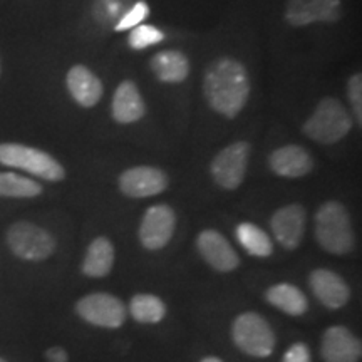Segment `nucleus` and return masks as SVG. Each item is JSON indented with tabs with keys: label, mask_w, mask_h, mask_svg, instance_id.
<instances>
[{
	"label": "nucleus",
	"mask_w": 362,
	"mask_h": 362,
	"mask_svg": "<svg viewBox=\"0 0 362 362\" xmlns=\"http://www.w3.org/2000/svg\"><path fill=\"white\" fill-rule=\"evenodd\" d=\"M203 94L208 106L225 117H237L250 96V78L237 59L220 57L205 71Z\"/></svg>",
	"instance_id": "1"
},
{
	"label": "nucleus",
	"mask_w": 362,
	"mask_h": 362,
	"mask_svg": "<svg viewBox=\"0 0 362 362\" xmlns=\"http://www.w3.org/2000/svg\"><path fill=\"white\" fill-rule=\"evenodd\" d=\"M315 238L325 252L347 255L354 250V228L347 208L337 200L320 205L315 214Z\"/></svg>",
	"instance_id": "2"
},
{
	"label": "nucleus",
	"mask_w": 362,
	"mask_h": 362,
	"mask_svg": "<svg viewBox=\"0 0 362 362\" xmlns=\"http://www.w3.org/2000/svg\"><path fill=\"white\" fill-rule=\"evenodd\" d=\"M354 119L337 98H324L302 126V133L320 144H336L351 133Z\"/></svg>",
	"instance_id": "3"
},
{
	"label": "nucleus",
	"mask_w": 362,
	"mask_h": 362,
	"mask_svg": "<svg viewBox=\"0 0 362 362\" xmlns=\"http://www.w3.org/2000/svg\"><path fill=\"white\" fill-rule=\"evenodd\" d=\"M0 165L22 170L47 181H62L66 178L64 166L56 158L42 149L21 143L0 144Z\"/></svg>",
	"instance_id": "4"
},
{
	"label": "nucleus",
	"mask_w": 362,
	"mask_h": 362,
	"mask_svg": "<svg viewBox=\"0 0 362 362\" xmlns=\"http://www.w3.org/2000/svg\"><path fill=\"white\" fill-rule=\"evenodd\" d=\"M6 240L13 255L27 262L47 260L57 247L51 232L25 220L16 221L8 226Z\"/></svg>",
	"instance_id": "5"
},
{
	"label": "nucleus",
	"mask_w": 362,
	"mask_h": 362,
	"mask_svg": "<svg viewBox=\"0 0 362 362\" xmlns=\"http://www.w3.org/2000/svg\"><path fill=\"white\" fill-rule=\"evenodd\" d=\"M232 339L240 351L252 357H269L275 349V334L257 312H243L232 324Z\"/></svg>",
	"instance_id": "6"
},
{
	"label": "nucleus",
	"mask_w": 362,
	"mask_h": 362,
	"mask_svg": "<svg viewBox=\"0 0 362 362\" xmlns=\"http://www.w3.org/2000/svg\"><path fill=\"white\" fill-rule=\"evenodd\" d=\"M248 158H250V144L247 141L228 144L211 161V178L220 188L228 192L237 189L245 180Z\"/></svg>",
	"instance_id": "7"
},
{
	"label": "nucleus",
	"mask_w": 362,
	"mask_h": 362,
	"mask_svg": "<svg viewBox=\"0 0 362 362\" xmlns=\"http://www.w3.org/2000/svg\"><path fill=\"white\" fill-rule=\"evenodd\" d=\"M76 312L86 322L106 329L121 327L128 315L123 300L106 292L89 293L79 298L76 304Z\"/></svg>",
	"instance_id": "8"
},
{
	"label": "nucleus",
	"mask_w": 362,
	"mask_h": 362,
	"mask_svg": "<svg viewBox=\"0 0 362 362\" xmlns=\"http://www.w3.org/2000/svg\"><path fill=\"white\" fill-rule=\"evenodd\" d=\"M176 230V214L168 205L149 206L139 225V242L146 250H161L170 243Z\"/></svg>",
	"instance_id": "9"
},
{
	"label": "nucleus",
	"mask_w": 362,
	"mask_h": 362,
	"mask_svg": "<svg viewBox=\"0 0 362 362\" xmlns=\"http://www.w3.org/2000/svg\"><path fill=\"white\" fill-rule=\"evenodd\" d=\"M342 2L341 0H287L285 6V21L292 27H304L315 22L341 21Z\"/></svg>",
	"instance_id": "10"
},
{
	"label": "nucleus",
	"mask_w": 362,
	"mask_h": 362,
	"mask_svg": "<svg viewBox=\"0 0 362 362\" xmlns=\"http://www.w3.org/2000/svg\"><path fill=\"white\" fill-rule=\"evenodd\" d=\"M119 189L129 198L156 197L168 188V175L155 166H134L121 173Z\"/></svg>",
	"instance_id": "11"
},
{
	"label": "nucleus",
	"mask_w": 362,
	"mask_h": 362,
	"mask_svg": "<svg viewBox=\"0 0 362 362\" xmlns=\"http://www.w3.org/2000/svg\"><path fill=\"white\" fill-rule=\"evenodd\" d=\"M307 211L298 203L279 208L270 218V228L275 240L285 250H296L305 233Z\"/></svg>",
	"instance_id": "12"
},
{
	"label": "nucleus",
	"mask_w": 362,
	"mask_h": 362,
	"mask_svg": "<svg viewBox=\"0 0 362 362\" xmlns=\"http://www.w3.org/2000/svg\"><path fill=\"white\" fill-rule=\"evenodd\" d=\"M197 248L200 252L202 259L216 272L228 274V272L238 269L240 259L237 252L230 245L228 240L216 230H203L197 238Z\"/></svg>",
	"instance_id": "13"
},
{
	"label": "nucleus",
	"mask_w": 362,
	"mask_h": 362,
	"mask_svg": "<svg viewBox=\"0 0 362 362\" xmlns=\"http://www.w3.org/2000/svg\"><path fill=\"white\" fill-rule=\"evenodd\" d=\"M320 356L324 362H359L362 356L361 339L344 325H332L324 332Z\"/></svg>",
	"instance_id": "14"
},
{
	"label": "nucleus",
	"mask_w": 362,
	"mask_h": 362,
	"mask_svg": "<svg viewBox=\"0 0 362 362\" xmlns=\"http://www.w3.org/2000/svg\"><path fill=\"white\" fill-rule=\"evenodd\" d=\"M309 285L319 302L330 310L342 309L349 302L351 288L341 275L329 269H315L309 275Z\"/></svg>",
	"instance_id": "15"
},
{
	"label": "nucleus",
	"mask_w": 362,
	"mask_h": 362,
	"mask_svg": "<svg viewBox=\"0 0 362 362\" xmlns=\"http://www.w3.org/2000/svg\"><path fill=\"white\" fill-rule=\"evenodd\" d=\"M270 170L282 178H302L314 170V160L305 148L298 144H285L272 151Z\"/></svg>",
	"instance_id": "16"
},
{
	"label": "nucleus",
	"mask_w": 362,
	"mask_h": 362,
	"mask_svg": "<svg viewBox=\"0 0 362 362\" xmlns=\"http://www.w3.org/2000/svg\"><path fill=\"white\" fill-rule=\"evenodd\" d=\"M66 84L71 98L83 107H94L103 98L104 88L101 79L83 64L71 67L66 76Z\"/></svg>",
	"instance_id": "17"
},
{
	"label": "nucleus",
	"mask_w": 362,
	"mask_h": 362,
	"mask_svg": "<svg viewBox=\"0 0 362 362\" xmlns=\"http://www.w3.org/2000/svg\"><path fill=\"white\" fill-rule=\"evenodd\" d=\"M144 112H146V106H144L141 90L133 81H123L112 96V119L119 124H131L141 119Z\"/></svg>",
	"instance_id": "18"
},
{
	"label": "nucleus",
	"mask_w": 362,
	"mask_h": 362,
	"mask_svg": "<svg viewBox=\"0 0 362 362\" xmlns=\"http://www.w3.org/2000/svg\"><path fill=\"white\" fill-rule=\"evenodd\" d=\"M151 69L161 83H183L189 74V61L180 51H161L151 57Z\"/></svg>",
	"instance_id": "19"
},
{
	"label": "nucleus",
	"mask_w": 362,
	"mask_h": 362,
	"mask_svg": "<svg viewBox=\"0 0 362 362\" xmlns=\"http://www.w3.org/2000/svg\"><path fill=\"white\" fill-rule=\"evenodd\" d=\"M115 265V247L111 240L98 237L90 242L83 262V274L90 279H103L110 275Z\"/></svg>",
	"instance_id": "20"
},
{
	"label": "nucleus",
	"mask_w": 362,
	"mask_h": 362,
	"mask_svg": "<svg viewBox=\"0 0 362 362\" xmlns=\"http://www.w3.org/2000/svg\"><path fill=\"white\" fill-rule=\"evenodd\" d=\"M265 298L275 309L293 317L304 315L309 309V300H307L304 292L288 282L272 285L270 288H267Z\"/></svg>",
	"instance_id": "21"
},
{
	"label": "nucleus",
	"mask_w": 362,
	"mask_h": 362,
	"mask_svg": "<svg viewBox=\"0 0 362 362\" xmlns=\"http://www.w3.org/2000/svg\"><path fill=\"white\" fill-rule=\"evenodd\" d=\"M235 237H237L240 245L253 257L265 259V257H270L274 253V242L260 226L248 223V221L240 223L235 228Z\"/></svg>",
	"instance_id": "22"
},
{
	"label": "nucleus",
	"mask_w": 362,
	"mask_h": 362,
	"mask_svg": "<svg viewBox=\"0 0 362 362\" xmlns=\"http://www.w3.org/2000/svg\"><path fill=\"white\" fill-rule=\"evenodd\" d=\"M129 314L139 324H158L165 319L166 305L153 293H136L129 302Z\"/></svg>",
	"instance_id": "23"
},
{
	"label": "nucleus",
	"mask_w": 362,
	"mask_h": 362,
	"mask_svg": "<svg viewBox=\"0 0 362 362\" xmlns=\"http://www.w3.org/2000/svg\"><path fill=\"white\" fill-rule=\"evenodd\" d=\"M44 188L37 181L17 173L0 171V197L4 198H35L42 194Z\"/></svg>",
	"instance_id": "24"
},
{
	"label": "nucleus",
	"mask_w": 362,
	"mask_h": 362,
	"mask_svg": "<svg viewBox=\"0 0 362 362\" xmlns=\"http://www.w3.org/2000/svg\"><path fill=\"white\" fill-rule=\"evenodd\" d=\"M165 39V34L163 30L158 29L155 25H136L133 27L129 34V47L134 49V51H141V49H148L151 45L160 44L161 40Z\"/></svg>",
	"instance_id": "25"
},
{
	"label": "nucleus",
	"mask_w": 362,
	"mask_h": 362,
	"mask_svg": "<svg viewBox=\"0 0 362 362\" xmlns=\"http://www.w3.org/2000/svg\"><path fill=\"white\" fill-rule=\"evenodd\" d=\"M148 16H149L148 4L143 2V0H139V2H136L134 6L131 7L128 12H124L123 17L117 21V24L115 27L116 33H123V30L133 29V27L141 24V22L146 19Z\"/></svg>",
	"instance_id": "26"
},
{
	"label": "nucleus",
	"mask_w": 362,
	"mask_h": 362,
	"mask_svg": "<svg viewBox=\"0 0 362 362\" xmlns=\"http://www.w3.org/2000/svg\"><path fill=\"white\" fill-rule=\"evenodd\" d=\"M347 96H349L352 111H354L357 124H362V76L361 72L351 76L347 83Z\"/></svg>",
	"instance_id": "27"
},
{
	"label": "nucleus",
	"mask_w": 362,
	"mask_h": 362,
	"mask_svg": "<svg viewBox=\"0 0 362 362\" xmlns=\"http://www.w3.org/2000/svg\"><path fill=\"white\" fill-rule=\"evenodd\" d=\"M282 362H312L309 346L304 342H296L285 352Z\"/></svg>",
	"instance_id": "28"
},
{
	"label": "nucleus",
	"mask_w": 362,
	"mask_h": 362,
	"mask_svg": "<svg viewBox=\"0 0 362 362\" xmlns=\"http://www.w3.org/2000/svg\"><path fill=\"white\" fill-rule=\"evenodd\" d=\"M45 359L49 362H67L69 356H67L66 349H62V347H51V349L45 351Z\"/></svg>",
	"instance_id": "29"
},
{
	"label": "nucleus",
	"mask_w": 362,
	"mask_h": 362,
	"mask_svg": "<svg viewBox=\"0 0 362 362\" xmlns=\"http://www.w3.org/2000/svg\"><path fill=\"white\" fill-rule=\"evenodd\" d=\"M200 362H223L221 359H218V357H214V356H208V357H203V359Z\"/></svg>",
	"instance_id": "30"
},
{
	"label": "nucleus",
	"mask_w": 362,
	"mask_h": 362,
	"mask_svg": "<svg viewBox=\"0 0 362 362\" xmlns=\"http://www.w3.org/2000/svg\"><path fill=\"white\" fill-rule=\"evenodd\" d=\"M0 362H7L6 359H4V357H0Z\"/></svg>",
	"instance_id": "31"
},
{
	"label": "nucleus",
	"mask_w": 362,
	"mask_h": 362,
	"mask_svg": "<svg viewBox=\"0 0 362 362\" xmlns=\"http://www.w3.org/2000/svg\"><path fill=\"white\" fill-rule=\"evenodd\" d=\"M0 74H2V64H0Z\"/></svg>",
	"instance_id": "32"
}]
</instances>
